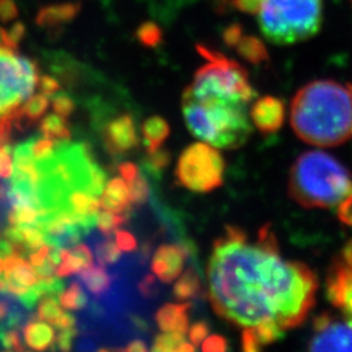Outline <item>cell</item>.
<instances>
[{"instance_id": "cell-1", "label": "cell", "mask_w": 352, "mask_h": 352, "mask_svg": "<svg viewBox=\"0 0 352 352\" xmlns=\"http://www.w3.org/2000/svg\"><path fill=\"white\" fill-rule=\"evenodd\" d=\"M206 274L214 311L241 327L265 321L283 330L299 327L314 308L318 289L307 265L280 257L269 226L260 228L254 241L239 227H226L214 241Z\"/></svg>"}, {"instance_id": "cell-2", "label": "cell", "mask_w": 352, "mask_h": 352, "mask_svg": "<svg viewBox=\"0 0 352 352\" xmlns=\"http://www.w3.org/2000/svg\"><path fill=\"white\" fill-rule=\"evenodd\" d=\"M291 126L307 144L333 148L352 136V90L333 80L302 87L291 103Z\"/></svg>"}, {"instance_id": "cell-3", "label": "cell", "mask_w": 352, "mask_h": 352, "mask_svg": "<svg viewBox=\"0 0 352 352\" xmlns=\"http://www.w3.org/2000/svg\"><path fill=\"white\" fill-rule=\"evenodd\" d=\"M182 109L190 133L214 148L238 149L252 133L247 104L184 90Z\"/></svg>"}, {"instance_id": "cell-4", "label": "cell", "mask_w": 352, "mask_h": 352, "mask_svg": "<svg viewBox=\"0 0 352 352\" xmlns=\"http://www.w3.org/2000/svg\"><path fill=\"white\" fill-rule=\"evenodd\" d=\"M289 196L309 209H333L352 196L346 167L324 151H307L291 167Z\"/></svg>"}, {"instance_id": "cell-5", "label": "cell", "mask_w": 352, "mask_h": 352, "mask_svg": "<svg viewBox=\"0 0 352 352\" xmlns=\"http://www.w3.org/2000/svg\"><path fill=\"white\" fill-rule=\"evenodd\" d=\"M322 8V0H263L254 16L269 42L287 46L318 33Z\"/></svg>"}, {"instance_id": "cell-6", "label": "cell", "mask_w": 352, "mask_h": 352, "mask_svg": "<svg viewBox=\"0 0 352 352\" xmlns=\"http://www.w3.org/2000/svg\"><path fill=\"white\" fill-rule=\"evenodd\" d=\"M199 50L208 62L199 68L186 90L192 94L214 96L241 104L254 100L256 90L250 82L247 71L239 63L202 46H199Z\"/></svg>"}, {"instance_id": "cell-7", "label": "cell", "mask_w": 352, "mask_h": 352, "mask_svg": "<svg viewBox=\"0 0 352 352\" xmlns=\"http://www.w3.org/2000/svg\"><path fill=\"white\" fill-rule=\"evenodd\" d=\"M225 160L222 154L206 142L189 145L179 157L176 166L177 182L193 192L208 193L223 183Z\"/></svg>"}, {"instance_id": "cell-8", "label": "cell", "mask_w": 352, "mask_h": 352, "mask_svg": "<svg viewBox=\"0 0 352 352\" xmlns=\"http://www.w3.org/2000/svg\"><path fill=\"white\" fill-rule=\"evenodd\" d=\"M311 351H352V320L322 312L314 320Z\"/></svg>"}, {"instance_id": "cell-9", "label": "cell", "mask_w": 352, "mask_h": 352, "mask_svg": "<svg viewBox=\"0 0 352 352\" xmlns=\"http://www.w3.org/2000/svg\"><path fill=\"white\" fill-rule=\"evenodd\" d=\"M327 298L330 304L352 320V267L336 260L327 274Z\"/></svg>"}, {"instance_id": "cell-10", "label": "cell", "mask_w": 352, "mask_h": 352, "mask_svg": "<svg viewBox=\"0 0 352 352\" xmlns=\"http://www.w3.org/2000/svg\"><path fill=\"white\" fill-rule=\"evenodd\" d=\"M106 149L111 154H126L135 149L139 144V138L132 115L123 113L115 118L104 128Z\"/></svg>"}, {"instance_id": "cell-11", "label": "cell", "mask_w": 352, "mask_h": 352, "mask_svg": "<svg viewBox=\"0 0 352 352\" xmlns=\"http://www.w3.org/2000/svg\"><path fill=\"white\" fill-rule=\"evenodd\" d=\"M187 260V251L175 244L161 245L151 261L154 276L164 283H171L180 277Z\"/></svg>"}, {"instance_id": "cell-12", "label": "cell", "mask_w": 352, "mask_h": 352, "mask_svg": "<svg viewBox=\"0 0 352 352\" xmlns=\"http://www.w3.org/2000/svg\"><path fill=\"white\" fill-rule=\"evenodd\" d=\"M251 119L261 133H276L285 122V103L276 97H263L253 103Z\"/></svg>"}, {"instance_id": "cell-13", "label": "cell", "mask_w": 352, "mask_h": 352, "mask_svg": "<svg viewBox=\"0 0 352 352\" xmlns=\"http://www.w3.org/2000/svg\"><path fill=\"white\" fill-rule=\"evenodd\" d=\"M60 264L55 269L58 278L71 277L94 264V256L87 244H76L72 248H60Z\"/></svg>"}, {"instance_id": "cell-14", "label": "cell", "mask_w": 352, "mask_h": 352, "mask_svg": "<svg viewBox=\"0 0 352 352\" xmlns=\"http://www.w3.org/2000/svg\"><path fill=\"white\" fill-rule=\"evenodd\" d=\"M189 302H168L161 307L155 315L158 327L164 333H183L188 331Z\"/></svg>"}, {"instance_id": "cell-15", "label": "cell", "mask_w": 352, "mask_h": 352, "mask_svg": "<svg viewBox=\"0 0 352 352\" xmlns=\"http://www.w3.org/2000/svg\"><path fill=\"white\" fill-rule=\"evenodd\" d=\"M102 209L113 212V213L124 214L129 209L131 197L129 187L123 177H113L106 183L102 197L100 199Z\"/></svg>"}, {"instance_id": "cell-16", "label": "cell", "mask_w": 352, "mask_h": 352, "mask_svg": "<svg viewBox=\"0 0 352 352\" xmlns=\"http://www.w3.org/2000/svg\"><path fill=\"white\" fill-rule=\"evenodd\" d=\"M23 336L28 349L34 351H46L52 347L55 342L54 327L38 316L26 324L23 329Z\"/></svg>"}, {"instance_id": "cell-17", "label": "cell", "mask_w": 352, "mask_h": 352, "mask_svg": "<svg viewBox=\"0 0 352 352\" xmlns=\"http://www.w3.org/2000/svg\"><path fill=\"white\" fill-rule=\"evenodd\" d=\"M7 280V292L20 296L38 282L37 273L34 267L26 260L14 265L12 269L3 272Z\"/></svg>"}, {"instance_id": "cell-18", "label": "cell", "mask_w": 352, "mask_h": 352, "mask_svg": "<svg viewBox=\"0 0 352 352\" xmlns=\"http://www.w3.org/2000/svg\"><path fill=\"white\" fill-rule=\"evenodd\" d=\"M226 39L230 45H238L240 55L252 63L258 64L267 60V54L263 43L256 38L241 37L239 29L228 30Z\"/></svg>"}, {"instance_id": "cell-19", "label": "cell", "mask_w": 352, "mask_h": 352, "mask_svg": "<svg viewBox=\"0 0 352 352\" xmlns=\"http://www.w3.org/2000/svg\"><path fill=\"white\" fill-rule=\"evenodd\" d=\"M80 11V4L64 3L42 8L37 16L38 25L55 28L71 21Z\"/></svg>"}, {"instance_id": "cell-20", "label": "cell", "mask_w": 352, "mask_h": 352, "mask_svg": "<svg viewBox=\"0 0 352 352\" xmlns=\"http://www.w3.org/2000/svg\"><path fill=\"white\" fill-rule=\"evenodd\" d=\"M142 136L146 154L162 148L170 136V126L161 116H151L142 124Z\"/></svg>"}, {"instance_id": "cell-21", "label": "cell", "mask_w": 352, "mask_h": 352, "mask_svg": "<svg viewBox=\"0 0 352 352\" xmlns=\"http://www.w3.org/2000/svg\"><path fill=\"white\" fill-rule=\"evenodd\" d=\"M80 279L84 282L85 287L93 294L100 296L111 287V277L109 276L104 265L98 263L91 265L88 269L78 273Z\"/></svg>"}, {"instance_id": "cell-22", "label": "cell", "mask_w": 352, "mask_h": 352, "mask_svg": "<svg viewBox=\"0 0 352 352\" xmlns=\"http://www.w3.org/2000/svg\"><path fill=\"white\" fill-rule=\"evenodd\" d=\"M39 123V129L43 133V136L52 140L55 144L69 141L72 138L68 122L62 115H58L56 113H50L45 116Z\"/></svg>"}, {"instance_id": "cell-23", "label": "cell", "mask_w": 352, "mask_h": 352, "mask_svg": "<svg viewBox=\"0 0 352 352\" xmlns=\"http://www.w3.org/2000/svg\"><path fill=\"white\" fill-rule=\"evenodd\" d=\"M49 210H41L34 204L29 201L13 202L8 214V222L16 226L32 225L37 222L39 217H47Z\"/></svg>"}, {"instance_id": "cell-24", "label": "cell", "mask_w": 352, "mask_h": 352, "mask_svg": "<svg viewBox=\"0 0 352 352\" xmlns=\"http://www.w3.org/2000/svg\"><path fill=\"white\" fill-rule=\"evenodd\" d=\"M153 351L157 352H193L196 347L186 340L183 333H162L157 338L151 347Z\"/></svg>"}, {"instance_id": "cell-25", "label": "cell", "mask_w": 352, "mask_h": 352, "mask_svg": "<svg viewBox=\"0 0 352 352\" xmlns=\"http://www.w3.org/2000/svg\"><path fill=\"white\" fill-rule=\"evenodd\" d=\"M201 289V282L197 273L193 269H188L186 273L180 274L174 286V296L179 302H187L199 295Z\"/></svg>"}, {"instance_id": "cell-26", "label": "cell", "mask_w": 352, "mask_h": 352, "mask_svg": "<svg viewBox=\"0 0 352 352\" xmlns=\"http://www.w3.org/2000/svg\"><path fill=\"white\" fill-rule=\"evenodd\" d=\"M59 302L65 311H81L87 307L88 298L81 285L75 280L59 294Z\"/></svg>"}, {"instance_id": "cell-27", "label": "cell", "mask_w": 352, "mask_h": 352, "mask_svg": "<svg viewBox=\"0 0 352 352\" xmlns=\"http://www.w3.org/2000/svg\"><path fill=\"white\" fill-rule=\"evenodd\" d=\"M63 314L60 302L54 298V295H45L39 299L37 316L41 320L55 325Z\"/></svg>"}, {"instance_id": "cell-28", "label": "cell", "mask_w": 352, "mask_h": 352, "mask_svg": "<svg viewBox=\"0 0 352 352\" xmlns=\"http://www.w3.org/2000/svg\"><path fill=\"white\" fill-rule=\"evenodd\" d=\"M251 327L261 349L280 340L283 337V331H286L279 327L277 322H273V321H265L256 327Z\"/></svg>"}, {"instance_id": "cell-29", "label": "cell", "mask_w": 352, "mask_h": 352, "mask_svg": "<svg viewBox=\"0 0 352 352\" xmlns=\"http://www.w3.org/2000/svg\"><path fill=\"white\" fill-rule=\"evenodd\" d=\"M126 222L124 214L113 213V212H98L96 217V225L104 236H110L119 227L123 226Z\"/></svg>"}, {"instance_id": "cell-30", "label": "cell", "mask_w": 352, "mask_h": 352, "mask_svg": "<svg viewBox=\"0 0 352 352\" xmlns=\"http://www.w3.org/2000/svg\"><path fill=\"white\" fill-rule=\"evenodd\" d=\"M128 187H129V197H131L132 205L141 206L148 201L149 186L142 176L139 175L133 182L128 183Z\"/></svg>"}, {"instance_id": "cell-31", "label": "cell", "mask_w": 352, "mask_h": 352, "mask_svg": "<svg viewBox=\"0 0 352 352\" xmlns=\"http://www.w3.org/2000/svg\"><path fill=\"white\" fill-rule=\"evenodd\" d=\"M54 146H55V142L52 140L45 138V139L36 140L29 146V151L32 157L38 162H47L54 155Z\"/></svg>"}, {"instance_id": "cell-32", "label": "cell", "mask_w": 352, "mask_h": 352, "mask_svg": "<svg viewBox=\"0 0 352 352\" xmlns=\"http://www.w3.org/2000/svg\"><path fill=\"white\" fill-rule=\"evenodd\" d=\"M122 254V250L118 247L116 241L113 240H106L101 243L97 248V257L98 263L101 264H115Z\"/></svg>"}, {"instance_id": "cell-33", "label": "cell", "mask_w": 352, "mask_h": 352, "mask_svg": "<svg viewBox=\"0 0 352 352\" xmlns=\"http://www.w3.org/2000/svg\"><path fill=\"white\" fill-rule=\"evenodd\" d=\"M24 241H25L26 248L29 251H37L39 247L45 244V235L38 227L29 226V225H23L20 226Z\"/></svg>"}, {"instance_id": "cell-34", "label": "cell", "mask_w": 352, "mask_h": 352, "mask_svg": "<svg viewBox=\"0 0 352 352\" xmlns=\"http://www.w3.org/2000/svg\"><path fill=\"white\" fill-rule=\"evenodd\" d=\"M52 110L58 115L68 118L75 111V102L68 94L59 91L52 98Z\"/></svg>"}, {"instance_id": "cell-35", "label": "cell", "mask_w": 352, "mask_h": 352, "mask_svg": "<svg viewBox=\"0 0 352 352\" xmlns=\"http://www.w3.org/2000/svg\"><path fill=\"white\" fill-rule=\"evenodd\" d=\"M170 164V153L164 151L162 148L158 151L148 153L146 158V167L153 174L161 173L164 167H167Z\"/></svg>"}, {"instance_id": "cell-36", "label": "cell", "mask_w": 352, "mask_h": 352, "mask_svg": "<svg viewBox=\"0 0 352 352\" xmlns=\"http://www.w3.org/2000/svg\"><path fill=\"white\" fill-rule=\"evenodd\" d=\"M0 342H1V346L6 350H10V351H24V347L21 344L20 333L17 330H14V329L0 331Z\"/></svg>"}, {"instance_id": "cell-37", "label": "cell", "mask_w": 352, "mask_h": 352, "mask_svg": "<svg viewBox=\"0 0 352 352\" xmlns=\"http://www.w3.org/2000/svg\"><path fill=\"white\" fill-rule=\"evenodd\" d=\"M13 174L12 154L10 144L0 145V177L10 179Z\"/></svg>"}, {"instance_id": "cell-38", "label": "cell", "mask_w": 352, "mask_h": 352, "mask_svg": "<svg viewBox=\"0 0 352 352\" xmlns=\"http://www.w3.org/2000/svg\"><path fill=\"white\" fill-rule=\"evenodd\" d=\"M115 241L122 252H133L138 248V241L135 236L126 230L115 231Z\"/></svg>"}, {"instance_id": "cell-39", "label": "cell", "mask_w": 352, "mask_h": 352, "mask_svg": "<svg viewBox=\"0 0 352 352\" xmlns=\"http://www.w3.org/2000/svg\"><path fill=\"white\" fill-rule=\"evenodd\" d=\"M189 342L195 346L199 347V344H201L204 340H206V337L209 336V325L204 321H199L195 325L189 327Z\"/></svg>"}, {"instance_id": "cell-40", "label": "cell", "mask_w": 352, "mask_h": 352, "mask_svg": "<svg viewBox=\"0 0 352 352\" xmlns=\"http://www.w3.org/2000/svg\"><path fill=\"white\" fill-rule=\"evenodd\" d=\"M38 89L39 91H42L43 94L52 97L56 93H59L62 90V85L59 84V81L56 78H54L52 76L41 75L39 77V82H38Z\"/></svg>"}, {"instance_id": "cell-41", "label": "cell", "mask_w": 352, "mask_h": 352, "mask_svg": "<svg viewBox=\"0 0 352 352\" xmlns=\"http://www.w3.org/2000/svg\"><path fill=\"white\" fill-rule=\"evenodd\" d=\"M76 336H77V330H76L75 327L60 330V333H59L58 337L55 338V342H56V344H58V349H59L60 351H71Z\"/></svg>"}, {"instance_id": "cell-42", "label": "cell", "mask_w": 352, "mask_h": 352, "mask_svg": "<svg viewBox=\"0 0 352 352\" xmlns=\"http://www.w3.org/2000/svg\"><path fill=\"white\" fill-rule=\"evenodd\" d=\"M19 16L16 0H0V21L10 23Z\"/></svg>"}, {"instance_id": "cell-43", "label": "cell", "mask_w": 352, "mask_h": 352, "mask_svg": "<svg viewBox=\"0 0 352 352\" xmlns=\"http://www.w3.org/2000/svg\"><path fill=\"white\" fill-rule=\"evenodd\" d=\"M228 349V343L226 338L222 336H212L206 337V340L202 342V351L204 352H225Z\"/></svg>"}, {"instance_id": "cell-44", "label": "cell", "mask_w": 352, "mask_h": 352, "mask_svg": "<svg viewBox=\"0 0 352 352\" xmlns=\"http://www.w3.org/2000/svg\"><path fill=\"white\" fill-rule=\"evenodd\" d=\"M241 347L245 352H257L261 350V346L256 340V336L252 327H244L241 334Z\"/></svg>"}, {"instance_id": "cell-45", "label": "cell", "mask_w": 352, "mask_h": 352, "mask_svg": "<svg viewBox=\"0 0 352 352\" xmlns=\"http://www.w3.org/2000/svg\"><path fill=\"white\" fill-rule=\"evenodd\" d=\"M263 0H232V6L241 12L256 14Z\"/></svg>"}, {"instance_id": "cell-46", "label": "cell", "mask_w": 352, "mask_h": 352, "mask_svg": "<svg viewBox=\"0 0 352 352\" xmlns=\"http://www.w3.org/2000/svg\"><path fill=\"white\" fill-rule=\"evenodd\" d=\"M51 250H52L51 245L43 244L42 247L38 248L37 251L29 256V263L32 264L33 267H37L39 265L43 264L45 260L47 258V256L50 254Z\"/></svg>"}, {"instance_id": "cell-47", "label": "cell", "mask_w": 352, "mask_h": 352, "mask_svg": "<svg viewBox=\"0 0 352 352\" xmlns=\"http://www.w3.org/2000/svg\"><path fill=\"white\" fill-rule=\"evenodd\" d=\"M338 218L344 225L352 226V196L338 206Z\"/></svg>"}, {"instance_id": "cell-48", "label": "cell", "mask_w": 352, "mask_h": 352, "mask_svg": "<svg viewBox=\"0 0 352 352\" xmlns=\"http://www.w3.org/2000/svg\"><path fill=\"white\" fill-rule=\"evenodd\" d=\"M119 174L126 180V183H131L140 175L139 167L132 162L122 164L119 166Z\"/></svg>"}, {"instance_id": "cell-49", "label": "cell", "mask_w": 352, "mask_h": 352, "mask_svg": "<svg viewBox=\"0 0 352 352\" xmlns=\"http://www.w3.org/2000/svg\"><path fill=\"white\" fill-rule=\"evenodd\" d=\"M140 41L146 45V46H153L157 43V30L155 29H141L139 33Z\"/></svg>"}, {"instance_id": "cell-50", "label": "cell", "mask_w": 352, "mask_h": 352, "mask_svg": "<svg viewBox=\"0 0 352 352\" xmlns=\"http://www.w3.org/2000/svg\"><path fill=\"white\" fill-rule=\"evenodd\" d=\"M76 318L71 314H63L62 317L58 320V322L55 324V327L59 330H64V329H71L75 327Z\"/></svg>"}, {"instance_id": "cell-51", "label": "cell", "mask_w": 352, "mask_h": 352, "mask_svg": "<svg viewBox=\"0 0 352 352\" xmlns=\"http://www.w3.org/2000/svg\"><path fill=\"white\" fill-rule=\"evenodd\" d=\"M123 350L128 352H142L146 351L148 347H146V344L142 340H138L131 342L126 349H123Z\"/></svg>"}, {"instance_id": "cell-52", "label": "cell", "mask_w": 352, "mask_h": 352, "mask_svg": "<svg viewBox=\"0 0 352 352\" xmlns=\"http://www.w3.org/2000/svg\"><path fill=\"white\" fill-rule=\"evenodd\" d=\"M342 261L352 267V240H350V241L344 245V248H343V251H342Z\"/></svg>"}, {"instance_id": "cell-53", "label": "cell", "mask_w": 352, "mask_h": 352, "mask_svg": "<svg viewBox=\"0 0 352 352\" xmlns=\"http://www.w3.org/2000/svg\"><path fill=\"white\" fill-rule=\"evenodd\" d=\"M10 311H11L10 302L7 299H1L0 300V322L7 318V316L10 315Z\"/></svg>"}, {"instance_id": "cell-54", "label": "cell", "mask_w": 352, "mask_h": 352, "mask_svg": "<svg viewBox=\"0 0 352 352\" xmlns=\"http://www.w3.org/2000/svg\"><path fill=\"white\" fill-rule=\"evenodd\" d=\"M4 272V260L1 258V256H0V274Z\"/></svg>"}, {"instance_id": "cell-55", "label": "cell", "mask_w": 352, "mask_h": 352, "mask_svg": "<svg viewBox=\"0 0 352 352\" xmlns=\"http://www.w3.org/2000/svg\"><path fill=\"white\" fill-rule=\"evenodd\" d=\"M4 196V188L0 186V197H3Z\"/></svg>"}, {"instance_id": "cell-56", "label": "cell", "mask_w": 352, "mask_h": 352, "mask_svg": "<svg viewBox=\"0 0 352 352\" xmlns=\"http://www.w3.org/2000/svg\"><path fill=\"white\" fill-rule=\"evenodd\" d=\"M349 87H350V88H351V90H352V85H349Z\"/></svg>"}]
</instances>
